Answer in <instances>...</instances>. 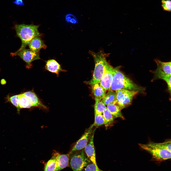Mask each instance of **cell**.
Segmentation results:
<instances>
[{
  "label": "cell",
  "mask_w": 171,
  "mask_h": 171,
  "mask_svg": "<svg viewBox=\"0 0 171 171\" xmlns=\"http://www.w3.org/2000/svg\"><path fill=\"white\" fill-rule=\"evenodd\" d=\"M118 67L114 68L113 78L110 90H116L120 89H125L142 93L144 88L134 83L127 77L119 69Z\"/></svg>",
  "instance_id": "cell-1"
},
{
  "label": "cell",
  "mask_w": 171,
  "mask_h": 171,
  "mask_svg": "<svg viewBox=\"0 0 171 171\" xmlns=\"http://www.w3.org/2000/svg\"><path fill=\"white\" fill-rule=\"evenodd\" d=\"M38 25L24 24H17L15 28L18 36L21 40L22 44L19 49L13 53L16 55L22 50L25 48L31 41L36 37H39L41 34L38 30Z\"/></svg>",
  "instance_id": "cell-2"
},
{
  "label": "cell",
  "mask_w": 171,
  "mask_h": 171,
  "mask_svg": "<svg viewBox=\"0 0 171 171\" xmlns=\"http://www.w3.org/2000/svg\"><path fill=\"white\" fill-rule=\"evenodd\" d=\"M89 52L94 58L95 64L93 77L88 83L91 85L100 83L106 67L109 64L106 58L109 54L105 53L102 50L97 52L92 51Z\"/></svg>",
  "instance_id": "cell-3"
},
{
  "label": "cell",
  "mask_w": 171,
  "mask_h": 171,
  "mask_svg": "<svg viewBox=\"0 0 171 171\" xmlns=\"http://www.w3.org/2000/svg\"><path fill=\"white\" fill-rule=\"evenodd\" d=\"M164 142H150L146 144H139L140 147L151 154L156 160L162 161L170 159L171 152L167 150Z\"/></svg>",
  "instance_id": "cell-4"
},
{
  "label": "cell",
  "mask_w": 171,
  "mask_h": 171,
  "mask_svg": "<svg viewBox=\"0 0 171 171\" xmlns=\"http://www.w3.org/2000/svg\"><path fill=\"white\" fill-rule=\"evenodd\" d=\"M70 154L69 165L73 171H82L91 162L85 154L84 149Z\"/></svg>",
  "instance_id": "cell-5"
},
{
  "label": "cell",
  "mask_w": 171,
  "mask_h": 171,
  "mask_svg": "<svg viewBox=\"0 0 171 171\" xmlns=\"http://www.w3.org/2000/svg\"><path fill=\"white\" fill-rule=\"evenodd\" d=\"M116 104L122 110L130 105L134 97L139 92L125 89L116 90Z\"/></svg>",
  "instance_id": "cell-6"
},
{
  "label": "cell",
  "mask_w": 171,
  "mask_h": 171,
  "mask_svg": "<svg viewBox=\"0 0 171 171\" xmlns=\"http://www.w3.org/2000/svg\"><path fill=\"white\" fill-rule=\"evenodd\" d=\"M114 73V68L109 63L106 66L104 72L100 81V86L106 90H110Z\"/></svg>",
  "instance_id": "cell-7"
},
{
  "label": "cell",
  "mask_w": 171,
  "mask_h": 171,
  "mask_svg": "<svg viewBox=\"0 0 171 171\" xmlns=\"http://www.w3.org/2000/svg\"><path fill=\"white\" fill-rule=\"evenodd\" d=\"M93 127L92 125L85 132L69 153L70 154L75 152L84 149L87 144L92 132Z\"/></svg>",
  "instance_id": "cell-8"
},
{
  "label": "cell",
  "mask_w": 171,
  "mask_h": 171,
  "mask_svg": "<svg viewBox=\"0 0 171 171\" xmlns=\"http://www.w3.org/2000/svg\"><path fill=\"white\" fill-rule=\"evenodd\" d=\"M16 55L19 56L30 67L31 63L34 60L40 59L38 52H34L30 49L25 48L22 50Z\"/></svg>",
  "instance_id": "cell-9"
},
{
  "label": "cell",
  "mask_w": 171,
  "mask_h": 171,
  "mask_svg": "<svg viewBox=\"0 0 171 171\" xmlns=\"http://www.w3.org/2000/svg\"><path fill=\"white\" fill-rule=\"evenodd\" d=\"M95 129L92 131L88 143L84 150L85 154L91 162L97 166L94 142V136Z\"/></svg>",
  "instance_id": "cell-10"
},
{
  "label": "cell",
  "mask_w": 171,
  "mask_h": 171,
  "mask_svg": "<svg viewBox=\"0 0 171 171\" xmlns=\"http://www.w3.org/2000/svg\"><path fill=\"white\" fill-rule=\"evenodd\" d=\"M70 155L69 153L62 154L55 150L53 151L52 155L55 157L56 160L57 167L56 171H60L69 166Z\"/></svg>",
  "instance_id": "cell-11"
},
{
  "label": "cell",
  "mask_w": 171,
  "mask_h": 171,
  "mask_svg": "<svg viewBox=\"0 0 171 171\" xmlns=\"http://www.w3.org/2000/svg\"><path fill=\"white\" fill-rule=\"evenodd\" d=\"M45 68L48 71L56 74L57 76L61 72H65L66 71L63 69L61 65L55 60H48L46 62Z\"/></svg>",
  "instance_id": "cell-12"
},
{
  "label": "cell",
  "mask_w": 171,
  "mask_h": 171,
  "mask_svg": "<svg viewBox=\"0 0 171 171\" xmlns=\"http://www.w3.org/2000/svg\"><path fill=\"white\" fill-rule=\"evenodd\" d=\"M23 94L30 100L33 107H37L43 109L47 110V108L42 103L33 91H30L26 92Z\"/></svg>",
  "instance_id": "cell-13"
},
{
  "label": "cell",
  "mask_w": 171,
  "mask_h": 171,
  "mask_svg": "<svg viewBox=\"0 0 171 171\" xmlns=\"http://www.w3.org/2000/svg\"><path fill=\"white\" fill-rule=\"evenodd\" d=\"M28 45L30 49L37 52H38L41 48L45 49L46 48L43 41L38 37L33 39Z\"/></svg>",
  "instance_id": "cell-14"
},
{
  "label": "cell",
  "mask_w": 171,
  "mask_h": 171,
  "mask_svg": "<svg viewBox=\"0 0 171 171\" xmlns=\"http://www.w3.org/2000/svg\"><path fill=\"white\" fill-rule=\"evenodd\" d=\"M91 85L95 100H101L106 94V90L100 86V83Z\"/></svg>",
  "instance_id": "cell-15"
},
{
  "label": "cell",
  "mask_w": 171,
  "mask_h": 171,
  "mask_svg": "<svg viewBox=\"0 0 171 171\" xmlns=\"http://www.w3.org/2000/svg\"><path fill=\"white\" fill-rule=\"evenodd\" d=\"M156 78L164 80L167 83L168 89L170 93H171V75L165 73L159 67H157V69L153 72Z\"/></svg>",
  "instance_id": "cell-16"
},
{
  "label": "cell",
  "mask_w": 171,
  "mask_h": 171,
  "mask_svg": "<svg viewBox=\"0 0 171 171\" xmlns=\"http://www.w3.org/2000/svg\"><path fill=\"white\" fill-rule=\"evenodd\" d=\"M105 106L111 104L116 103L115 93L113 90H110L106 94L101 100Z\"/></svg>",
  "instance_id": "cell-17"
},
{
  "label": "cell",
  "mask_w": 171,
  "mask_h": 171,
  "mask_svg": "<svg viewBox=\"0 0 171 171\" xmlns=\"http://www.w3.org/2000/svg\"><path fill=\"white\" fill-rule=\"evenodd\" d=\"M106 107L114 118L124 119L121 112V109L116 104H109Z\"/></svg>",
  "instance_id": "cell-18"
},
{
  "label": "cell",
  "mask_w": 171,
  "mask_h": 171,
  "mask_svg": "<svg viewBox=\"0 0 171 171\" xmlns=\"http://www.w3.org/2000/svg\"><path fill=\"white\" fill-rule=\"evenodd\" d=\"M154 60L157 64V67H159L166 74L171 75V61L164 62L158 59H155Z\"/></svg>",
  "instance_id": "cell-19"
},
{
  "label": "cell",
  "mask_w": 171,
  "mask_h": 171,
  "mask_svg": "<svg viewBox=\"0 0 171 171\" xmlns=\"http://www.w3.org/2000/svg\"><path fill=\"white\" fill-rule=\"evenodd\" d=\"M20 100L18 109L30 108L33 105L30 100L25 96L23 94L19 95Z\"/></svg>",
  "instance_id": "cell-20"
},
{
  "label": "cell",
  "mask_w": 171,
  "mask_h": 171,
  "mask_svg": "<svg viewBox=\"0 0 171 171\" xmlns=\"http://www.w3.org/2000/svg\"><path fill=\"white\" fill-rule=\"evenodd\" d=\"M51 158L45 164L44 171H56L57 167V163L55 157L52 155Z\"/></svg>",
  "instance_id": "cell-21"
},
{
  "label": "cell",
  "mask_w": 171,
  "mask_h": 171,
  "mask_svg": "<svg viewBox=\"0 0 171 171\" xmlns=\"http://www.w3.org/2000/svg\"><path fill=\"white\" fill-rule=\"evenodd\" d=\"M106 107L101 100L95 101L94 106L95 114H102Z\"/></svg>",
  "instance_id": "cell-22"
},
{
  "label": "cell",
  "mask_w": 171,
  "mask_h": 171,
  "mask_svg": "<svg viewBox=\"0 0 171 171\" xmlns=\"http://www.w3.org/2000/svg\"><path fill=\"white\" fill-rule=\"evenodd\" d=\"M102 114L105 122V125H109L111 124L113 122L114 118L107 108Z\"/></svg>",
  "instance_id": "cell-23"
},
{
  "label": "cell",
  "mask_w": 171,
  "mask_h": 171,
  "mask_svg": "<svg viewBox=\"0 0 171 171\" xmlns=\"http://www.w3.org/2000/svg\"><path fill=\"white\" fill-rule=\"evenodd\" d=\"M105 124V122L102 114H95L94 121L92 125L98 127Z\"/></svg>",
  "instance_id": "cell-24"
},
{
  "label": "cell",
  "mask_w": 171,
  "mask_h": 171,
  "mask_svg": "<svg viewBox=\"0 0 171 171\" xmlns=\"http://www.w3.org/2000/svg\"><path fill=\"white\" fill-rule=\"evenodd\" d=\"M82 171H104L100 169L97 166L92 162L89 163Z\"/></svg>",
  "instance_id": "cell-25"
},
{
  "label": "cell",
  "mask_w": 171,
  "mask_h": 171,
  "mask_svg": "<svg viewBox=\"0 0 171 171\" xmlns=\"http://www.w3.org/2000/svg\"><path fill=\"white\" fill-rule=\"evenodd\" d=\"M162 6L164 10L170 12L171 10V1L170 0H162Z\"/></svg>",
  "instance_id": "cell-26"
},
{
  "label": "cell",
  "mask_w": 171,
  "mask_h": 171,
  "mask_svg": "<svg viewBox=\"0 0 171 171\" xmlns=\"http://www.w3.org/2000/svg\"><path fill=\"white\" fill-rule=\"evenodd\" d=\"M9 100L14 106L18 109L20 100L19 95L12 96L9 99Z\"/></svg>",
  "instance_id": "cell-27"
},
{
  "label": "cell",
  "mask_w": 171,
  "mask_h": 171,
  "mask_svg": "<svg viewBox=\"0 0 171 171\" xmlns=\"http://www.w3.org/2000/svg\"><path fill=\"white\" fill-rule=\"evenodd\" d=\"M66 21L69 22L75 23L76 22V19L74 18V16L71 14H68L66 16Z\"/></svg>",
  "instance_id": "cell-28"
},
{
  "label": "cell",
  "mask_w": 171,
  "mask_h": 171,
  "mask_svg": "<svg viewBox=\"0 0 171 171\" xmlns=\"http://www.w3.org/2000/svg\"><path fill=\"white\" fill-rule=\"evenodd\" d=\"M13 3L17 6H23L24 5L23 0H15Z\"/></svg>",
  "instance_id": "cell-29"
}]
</instances>
